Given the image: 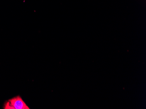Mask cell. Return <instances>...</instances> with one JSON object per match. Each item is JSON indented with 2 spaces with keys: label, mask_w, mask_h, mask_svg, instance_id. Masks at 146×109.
Segmentation results:
<instances>
[{
  "label": "cell",
  "mask_w": 146,
  "mask_h": 109,
  "mask_svg": "<svg viewBox=\"0 0 146 109\" xmlns=\"http://www.w3.org/2000/svg\"><path fill=\"white\" fill-rule=\"evenodd\" d=\"M11 109H29L21 97L17 96L8 101Z\"/></svg>",
  "instance_id": "obj_1"
}]
</instances>
